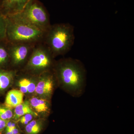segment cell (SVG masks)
Segmentation results:
<instances>
[{
    "mask_svg": "<svg viewBox=\"0 0 134 134\" xmlns=\"http://www.w3.org/2000/svg\"><path fill=\"white\" fill-rule=\"evenodd\" d=\"M27 114H30L35 117L38 116V114L32 108L29 101L25 100L14 108L12 120L17 121L21 116Z\"/></svg>",
    "mask_w": 134,
    "mask_h": 134,
    "instance_id": "cell-13",
    "label": "cell"
},
{
    "mask_svg": "<svg viewBox=\"0 0 134 134\" xmlns=\"http://www.w3.org/2000/svg\"><path fill=\"white\" fill-rule=\"evenodd\" d=\"M44 119H34L24 127L25 134H39L45 126Z\"/></svg>",
    "mask_w": 134,
    "mask_h": 134,
    "instance_id": "cell-14",
    "label": "cell"
},
{
    "mask_svg": "<svg viewBox=\"0 0 134 134\" xmlns=\"http://www.w3.org/2000/svg\"><path fill=\"white\" fill-rule=\"evenodd\" d=\"M36 45L8 42L9 65L15 69L21 66L24 68Z\"/></svg>",
    "mask_w": 134,
    "mask_h": 134,
    "instance_id": "cell-6",
    "label": "cell"
},
{
    "mask_svg": "<svg viewBox=\"0 0 134 134\" xmlns=\"http://www.w3.org/2000/svg\"><path fill=\"white\" fill-rule=\"evenodd\" d=\"M18 15L22 19L46 32L52 24L50 15L43 3L39 0H33Z\"/></svg>",
    "mask_w": 134,
    "mask_h": 134,
    "instance_id": "cell-5",
    "label": "cell"
},
{
    "mask_svg": "<svg viewBox=\"0 0 134 134\" xmlns=\"http://www.w3.org/2000/svg\"><path fill=\"white\" fill-rule=\"evenodd\" d=\"M58 84L53 70L38 75L35 92L42 98L50 100Z\"/></svg>",
    "mask_w": 134,
    "mask_h": 134,
    "instance_id": "cell-7",
    "label": "cell"
},
{
    "mask_svg": "<svg viewBox=\"0 0 134 134\" xmlns=\"http://www.w3.org/2000/svg\"><path fill=\"white\" fill-rule=\"evenodd\" d=\"M49 49L43 43L34 47L23 71L36 75L52 70L55 61Z\"/></svg>",
    "mask_w": 134,
    "mask_h": 134,
    "instance_id": "cell-4",
    "label": "cell"
},
{
    "mask_svg": "<svg viewBox=\"0 0 134 134\" xmlns=\"http://www.w3.org/2000/svg\"><path fill=\"white\" fill-rule=\"evenodd\" d=\"M74 28L69 23L52 25L46 32L43 43L49 49L54 58L64 55L74 45Z\"/></svg>",
    "mask_w": 134,
    "mask_h": 134,
    "instance_id": "cell-3",
    "label": "cell"
},
{
    "mask_svg": "<svg viewBox=\"0 0 134 134\" xmlns=\"http://www.w3.org/2000/svg\"><path fill=\"white\" fill-rule=\"evenodd\" d=\"M9 65V57L7 41L0 42V69L5 68Z\"/></svg>",
    "mask_w": 134,
    "mask_h": 134,
    "instance_id": "cell-15",
    "label": "cell"
},
{
    "mask_svg": "<svg viewBox=\"0 0 134 134\" xmlns=\"http://www.w3.org/2000/svg\"><path fill=\"white\" fill-rule=\"evenodd\" d=\"M29 102L32 108L38 114H40L46 117L50 114L51 111L50 100L39 97H33L30 99Z\"/></svg>",
    "mask_w": 134,
    "mask_h": 134,
    "instance_id": "cell-10",
    "label": "cell"
},
{
    "mask_svg": "<svg viewBox=\"0 0 134 134\" xmlns=\"http://www.w3.org/2000/svg\"><path fill=\"white\" fill-rule=\"evenodd\" d=\"M33 0H1L0 12L5 16L16 14L21 12Z\"/></svg>",
    "mask_w": 134,
    "mask_h": 134,
    "instance_id": "cell-8",
    "label": "cell"
},
{
    "mask_svg": "<svg viewBox=\"0 0 134 134\" xmlns=\"http://www.w3.org/2000/svg\"><path fill=\"white\" fill-rule=\"evenodd\" d=\"M7 18L0 12V42L7 41Z\"/></svg>",
    "mask_w": 134,
    "mask_h": 134,
    "instance_id": "cell-16",
    "label": "cell"
},
{
    "mask_svg": "<svg viewBox=\"0 0 134 134\" xmlns=\"http://www.w3.org/2000/svg\"><path fill=\"white\" fill-rule=\"evenodd\" d=\"M17 71L11 69H0V93L8 89L14 80Z\"/></svg>",
    "mask_w": 134,
    "mask_h": 134,
    "instance_id": "cell-11",
    "label": "cell"
},
{
    "mask_svg": "<svg viewBox=\"0 0 134 134\" xmlns=\"http://www.w3.org/2000/svg\"><path fill=\"white\" fill-rule=\"evenodd\" d=\"M8 121L4 120L0 118V134L2 133L6 127Z\"/></svg>",
    "mask_w": 134,
    "mask_h": 134,
    "instance_id": "cell-20",
    "label": "cell"
},
{
    "mask_svg": "<svg viewBox=\"0 0 134 134\" xmlns=\"http://www.w3.org/2000/svg\"><path fill=\"white\" fill-rule=\"evenodd\" d=\"M36 117L31 114H27L20 117L19 119L18 120L17 122L18 123V125L19 124L24 127L29 122L34 119Z\"/></svg>",
    "mask_w": 134,
    "mask_h": 134,
    "instance_id": "cell-18",
    "label": "cell"
},
{
    "mask_svg": "<svg viewBox=\"0 0 134 134\" xmlns=\"http://www.w3.org/2000/svg\"><path fill=\"white\" fill-rule=\"evenodd\" d=\"M53 70L58 85L72 97L79 98L85 92L87 71L79 60L71 58L55 61Z\"/></svg>",
    "mask_w": 134,
    "mask_h": 134,
    "instance_id": "cell-1",
    "label": "cell"
},
{
    "mask_svg": "<svg viewBox=\"0 0 134 134\" xmlns=\"http://www.w3.org/2000/svg\"><path fill=\"white\" fill-rule=\"evenodd\" d=\"M1 1V0H0V1Z\"/></svg>",
    "mask_w": 134,
    "mask_h": 134,
    "instance_id": "cell-21",
    "label": "cell"
},
{
    "mask_svg": "<svg viewBox=\"0 0 134 134\" xmlns=\"http://www.w3.org/2000/svg\"><path fill=\"white\" fill-rule=\"evenodd\" d=\"M25 72L26 74L20 76L18 82L19 90L24 94H31L35 92L38 75Z\"/></svg>",
    "mask_w": 134,
    "mask_h": 134,
    "instance_id": "cell-9",
    "label": "cell"
},
{
    "mask_svg": "<svg viewBox=\"0 0 134 134\" xmlns=\"http://www.w3.org/2000/svg\"><path fill=\"white\" fill-rule=\"evenodd\" d=\"M14 113L12 109L6 107L4 105L0 104V118L4 120L8 121L12 120Z\"/></svg>",
    "mask_w": 134,
    "mask_h": 134,
    "instance_id": "cell-17",
    "label": "cell"
},
{
    "mask_svg": "<svg viewBox=\"0 0 134 134\" xmlns=\"http://www.w3.org/2000/svg\"><path fill=\"white\" fill-rule=\"evenodd\" d=\"M6 18L8 42L36 45L43 43L46 32L25 21L18 15Z\"/></svg>",
    "mask_w": 134,
    "mask_h": 134,
    "instance_id": "cell-2",
    "label": "cell"
},
{
    "mask_svg": "<svg viewBox=\"0 0 134 134\" xmlns=\"http://www.w3.org/2000/svg\"><path fill=\"white\" fill-rule=\"evenodd\" d=\"M21 130L19 127H18L12 130L8 131H3V134H21Z\"/></svg>",
    "mask_w": 134,
    "mask_h": 134,
    "instance_id": "cell-19",
    "label": "cell"
},
{
    "mask_svg": "<svg viewBox=\"0 0 134 134\" xmlns=\"http://www.w3.org/2000/svg\"><path fill=\"white\" fill-rule=\"evenodd\" d=\"M24 97V94L20 90H11L7 94L4 105L12 110L23 103Z\"/></svg>",
    "mask_w": 134,
    "mask_h": 134,
    "instance_id": "cell-12",
    "label": "cell"
}]
</instances>
